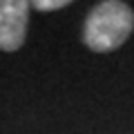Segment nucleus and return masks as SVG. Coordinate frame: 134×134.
<instances>
[{
    "mask_svg": "<svg viewBox=\"0 0 134 134\" xmlns=\"http://www.w3.org/2000/svg\"><path fill=\"white\" fill-rule=\"evenodd\" d=\"M134 31V9L121 0H103L90 9L83 25V43L96 54L119 49Z\"/></svg>",
    "mask_w": 134,
    "mask_h": 134,
    "instance_id": "obj_1",
    "label": "nucleus"
},
{
    "mask_svg": "<svg viewBox=\"0 0 134 134\" xmlns=\"http://www.w3.org/2000/svg\"><path fill=\"white\" fill-rule=\"evenodd\" d=\"M31 2L0 0V52H18L27 38Z\"/></svg>",
    "mask_w": 134,
    "mask_h": 134,
    "instance_id": "obj_2",
    "label": "nucleus"
},
{
    "mask_svg": "<svg viewBox=\"0 0 134 134\" xmlns=\"http://www.w3.org/2000/svg\"><path fill=\"white\" fill-rule=\"evenodd\" d=\"M69 5H72L69 0H36V2H31V7L38 11H56V9H63V7H69Z\"/></svg>",
    "mask_w": 134,
    "mask_h": 134,
    "instance_id": "obj_3",
    "label": "nucleus"
}]
</instances>
